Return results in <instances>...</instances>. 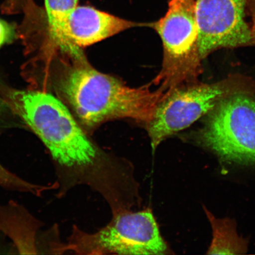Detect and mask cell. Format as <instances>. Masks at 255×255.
Wrapping results in <instances>:
<instances>
[{"instance_id":"obj_1","label":"cell","mask_w":255,"mask_h":255,"mask_svg":"<svg viewBox=\"0 0 255 255\" xmlns=\"http://www.w3.org/2000/svg\"><path fill=\"white\" fill-rule=\"evenodd\" d=\"M15 110L76 182L88 185L107 201L120 196L130 171L88 138L68 108L53 95L40 92H15Z\"/></svg>"},{"instance_id":"obj_2","label":"cell","mask_w":255,"mask_h":255,"mask_svg":"<svg viewBox=\"0 0 255 255\" xmlns=\"http://www.w3.org/2000/svg\"><path fill=\"white\" fill-rule=\"evenodd\" d=\"M67 100L89 129L115 119H130L148 123L167 94L165 88H133L119 79L86 65L72 70L64 80Z\"/></svg>"},{"instance_id":"obj_3","label":"cell","mask_w":255,"mask_h":255,"mask_svg":"<svg viewBox=\"0 0 255 255\" xmlns=\"http://www.w3.org/2000/svg\"><path fill=\"white\" fill-rule=\"evenodd\" d=\"M209 114L199 133L201 144L223 161L255 165V98L235 92Z\"/></svg>"},{"instance_id":"obj_4","label":"cell","mask_w":255,"mask_h":255,"mask_svg":"<svg viewBox=\"0 0 255 255\" xmlns=\"http://www.w3.org/2000/svg\"><path fill=\"white\" fill-rule=\"evenodd\" d=\"M109 224L93 234L75 228L69 247L79 254L165 255L168 245L162 238L150 210H123L114 213Z\"/></svg>"},{"instance_id":"obj_5","label":"cell","mask_w":255,"mask_h":255,"mask_svg":"<svg viewBox=\"0 0 255 255\" xmlns=\"http://www.w3.org/2000/svg\"><path fill=\"white\" fill-rule=\"evenodd\" d=\"M163 43V68L156 81L170 89L199 65V29L196 0H171L164 17L155 24Z\"/></svg>"},{"instance_id":"obj_6","label":"cell","mask_w":255,"mask_h":255,"mask_svg":"<svg viewBox=\"0 0 255 255\" xmlns=\"http://www.w3.org/2000/svg\"><path fill=\"white\" fill-rule=\"evenodd\" d=\"M237 87L229 80L169 89L146 123L152 148L209 114L222 99L240 91Z\"/></svg>"},{"instance_id":"obj_7","label":"cell","mask_w":255,"mask_h":255,"mask_svg":"<svg viewBox=\"0 0 255 255\" xmlns=\"http://www.w3.org/2000/svg\"><path fill=\"white\" fill-rule=\"evenodd\" d=\"M248 0H196L200 60L222 48H236L254 42L245 20Z\"/></svg>"},{"instance_id":"obj_8","label":"cell","mask_w":255,"mask_h":255,"mask_svg":"<svg viewBox=\"0 0 255 255\" xmlns=\"http://www.w3.org/2000/svg\"><path fill=\"white\" fill-rule=\"evenodd\" d=\"M139 25L141 24L93 7L80 6L75 9L70 17L68 34L72 42L81 48L91 46Z\"/></svg>"},{"instance_id":"obj_9","label":"cell","mask_w":255,"mask_h":255,"mask_svg":"<svg viewBox=\"0 0 255 255\" xmlns=\"http://www.w3.org/2000/svg\"><path fill=\"white\" fill-rule=\"evenodd\" d=\"M79 0H45L48 26L51 38L63 52L79 61H84L80 47L70 39L68 23L70 17L78 7Z\"/></svg>"},{"instance_id":"obj_10","label":"cell","mask_w":255,"mask_h":255,"mask_svg":"<svg viewBox=\"0 0 255 255\" xmlns=\"http://www.w3.org/2000/svg\"><path fill=\"white\" fill-rule=\"evenodd\" d=\"M205 210L213 231L212 243L207 254H246L247 242L238 235L235 222L229 218L217 219L208 210Z\"/></svg>"},{"instance_id":"obj_11","label":"cell","mask_w":255,"mask_h":255,"mask_svg":"<svg viewBox=\"0 0 255 255\" xmlns=\"http://www.w3.org/2000/svg\"><path fill=\"white\" fill-rule=\"evenodd\" d=\"M0 186L20 192L30 193L39 196L47 190L46 186L28 182L9 171L0 164Z\"/></svg>"},{"instance_id":"obj_12","label":"cell","mask_w":255,"mask_h":255,"mask_svg":"<svg viewBox=\"0 0 255 255\" xmlns=\"http://www.w3.org/2000/svg\"><path fill=\"white\" fill-rule=\"evenodd\" d=\"M15 36V28L13 24L0 18V47L4 44L11 42Z\"/></svg>"},{"instance_id":"obj_13","label":"cell","mask_w":255,"mask_h":255,"mask_svg":"<svg viewBox=\"0 0 255 255\" xmlns=\"http://www.w3.org/2000/svg\"><path fill=\"white\" fill-rule=\"evenodd\" d=\"M2 6L4 10L8 11H15L35 7L33 0H5Z\"/></svg>"},{"instance_id":"obj_14","label":"cell","mask_w":255,"mask_h":255,"mask_svg":"<svg viewBox=\"0 0 255 255\" xmlns=\"http://www.w3.org/2000/svg\"><path fill=\"white\" fill-rule=\"evenodd\" d=\"M250 1H251L253 17V28H251V30L252 33H253L254 42L255 43V0H250Z\"/></svg>"}]
</instances>
